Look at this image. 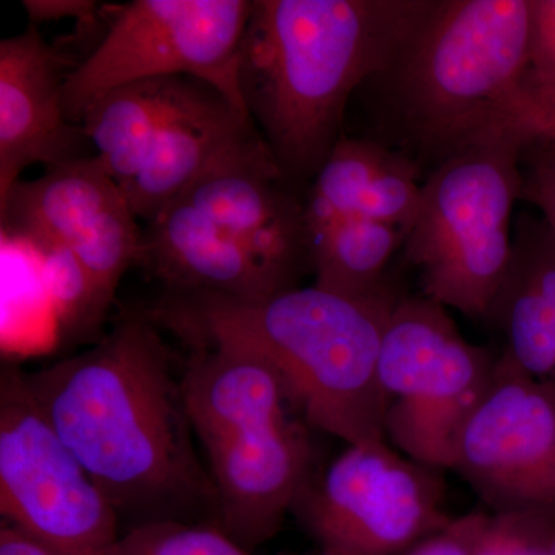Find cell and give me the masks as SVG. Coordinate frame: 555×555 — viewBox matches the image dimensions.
<instances>
[{
    "label": "cell",
    "instance_id": "cell-1",
    "mask_svg": "<svg viewBox=\"0 0 555 555\" xmlns=\"http://www.w3.org/2000/svg\"><path fill=\"white\" fill-rule=\"evenodd\" d=\"M25 378L119 517L217 526L181 375L152 313H124L90 349Z\"/></svg>",
    "mask_w": 555,
    "mask_h": 555
},
{
    "label": "cell",
    "instance_id": "cell-2",
    "mask_svg": "<svg viewBox=\"0 0 555 555\" xmlns=\"http://www.w3.org/2000/svg\"><path fill=\"white\" fill-rule=\"evenodd\" d=\"M430 0H254L240 54L251 122L288 181L308 190L350 98L382 75Z\"/></svg>",
    "mask_w": 555,
    "mask_h": 555
},
{
    "label": "cell",
    "instance_id": "cell-3",
    "mask_svg": "<svg viewBox=\"0 0 555 555\" xmlns=\"http://www.w3.org/2000/svg\"><path fill=\"white\" fill-rule=\"evenodd\" d=\"M398 298H357L312 284L255 302L204 294H167L152 315L182 338L235 339L283 375L312 429L347 444L386 440L379 350Z\"/></svg>",
    "mask_w": 555,
    "mask_h": 555
},
{
    "label": "cell",
    "instance_id": "cell-4",
    "mask_svg": "<svg viewBox=\"0 0 555 555\" xmlns=\"http://www.w3.org/2000/svg\"><path fill=\"white\" fill-rule=\"evenodd\" d=\"M528 38L529 0H430L389 67L372 79L385 89L403 144L438 164L489 131H535Z\"/></svg>",
    "mask_w": 555,
    "mask_h": 555
},
{
    "label": "cell",
    "instance_id": "cell-5",
    "mask_svg": "<svg viewBox=\"0 0 555 555\" xmlns=\"http://www.w3.org/2000/svg\"><path fill=\"white\" fill-rule=\"evenodd\" d=\"M528 126L489 131L449 153L423 181L404 254L423 297L488 318L514 257L513 211L521 199Z\"/></svg>",
    "mask_w": 555,
    "mask_h": 555
},
{
    "label": "cell",
    "instance_id": "cell-6",
    "mask_svg": "<svg viewBox=\"0 0 555 555\" xmlns=\"http://www.w3.org/2000/svg\"><path fill=\"white\" fill-rule=\"evenodd\" d=\"M496 358L467 341L444 306L398 298L379 350L386 440L416 462L451 469L460 430L494 375Z\"/></svg>",
    "mask_w": 555,
    "mask_h": 555
},
{
    "label": "cell",
    "instance_id": "cell-7",
    "mask_svg": "<svg viewBox=\"0 0 555 555\" xmlns=\"http://www.w3.org/2000/svg\"><path fill=\"white\" fill-rule=\"evenodd\" d=\"M250 10V0H133L116 7L100 42L67 73L69 122L80 126L91 102L116 87L170 76L203 80L247 113L238 73Z\"/></svg>",
    "mask_w": 555,
    "mask_h": 555
},
{
    "label": "cell",
    "instance_id": "cell-8",
    "mask_svg": "<svg viewBox=\"0 0 555 555\" xmlns=\"http://www.w3.org/2000/svg\"><path fill=\"white\" fill-rule=\"evenodd\" d=\"M441 473L387 440L349 444L313 473L292 514L321 553L408 555L451 521Z\"/></svg>",
    "mask_w": 555,
    "mask_h": 555
},
{
    "label": "cell",
    "instance_id": "cell-9",
    "mask_svg": "<svg viewBox=\"0 0 555 555\" xmlns=\"http://www.w3.org/2000/svg\"><path fill=\"white\" fill-rule=\"evenodd\" d=\"M0 513L67 555H108L119 514L42 414L25 372L0 377Z\"/></svg>",
    "mask_w": 555,
    "mask_h": 555
},
{
    "label": "cell",
    "instance_id": "cell-10",
    "mask_svg": "<svg viewBox=\"0 0 555 555\" xmlns=\"http://www.w3.org/2000/svg\"><path fill=\"white\" fill-rule=\"evenodd\" d=\"M451 470L488 513L555 514V385L499 356L491 385L456 438Z\"/></svg>",
    "mask_w": 555,
    "mask_h": 555
},
{
    "label": "cell",
    "instance_id": "cell-11",
    "mask_svg": "<svg viewBox=\"0 0 555 555\" xmlns=\"http://www.w3.org/2000/svg\"><path fill=\"white\" fill-rule=\"evenodd\" d=\"M0 221L10 238L25 244L47 240L69 248L112 299L127 269L141 262L137 214L96 155L17 182L0 201Z\"/></svg>",
    "mask_w": 555,
    "mask_h": 555
},
{
    "label": "cell",
    "instance_id": "cell-12",
    "mask_svg": "<svg viewBox=\"0 0 555 555\" xmlns=\"http://www.w3.org/2000/svg\"><path fill=\"white\" fill-rule=\"evenodd\" d=\"M306 190L284 177L264 141L211 170L181 196L247 248L284 288L310 264ZM177 199V201H178Z\"/></svg>",
    "mask_w": 555,
    "mask_h": 555
},
{
    "label": "cell",
    "instance_id": "cell-13",
    "mask_svg": "<svg viewBox=\"0 0 555 555\" xmlns=\"http://www.w3.org/2000/svg\"><path fill=\"white\" fill-rule=\"evenodd\" d=\"M312 427L302 416L206 449L217 526L246 550L280 532L315 473Z\"/></svg>",
    "mask_w": 555,
    "mask_h": 555
},
{
    "label": "cell",
    "instance_id": "cell-14",
    "mask_svg": "<svg viewBox=\"0 0 555 555\" xmlns=\"http://www.w3.org/2000/svg\"><path fill=\"white\" fill-rule=\"evenodd\" d=\"M64 72L38 25L0 42V201L33 164L60 166L94 155L64 108Z\"/></svg>",
    "mask_w": 555,
    "mask_h": 555
},
{
    "label": "cell",
    "instance_id": "cell-15",
    "mask_svg": "<svg viewBox=\"0 0 555 555\" xmlns=\"http://www.w3.org/2000/svg\"><path fill=\"white\" fill-rule=\"evenodd\" d=\"M184 339L192 356L181 374L182 393L204 448L302 416L283 375L257 350L208 335Z\"/></svg>",
    "mask_w": 555,
    "mask_h": 555
},
{
    "label": "cell",
    "instance_id": "cell-16",
    "mask_svg": "<svg viewBox=\"0 0 555 555\" xmlns=\"http://www.w3.org/2000/svg\"><path fill=\"white\" fill-rule=\"evenodd\" d=\"M141 262L167 294L255 302L288 291L235 236L181 199L145 221Z\"/></svg>",
    "mask_w": 555,
    "mask_h": 555
},
{
    "label": "cell",
    "instance_id": "cell-17",
    "mask_svg": "<svg viewBox=\"0 0 555 555\" xmlns=\"http://www.w3.org/2000/svg\"><path fill=\"white\" fill-rule=\"evenodd\" d=\"M262 141L246 112L217 89L204 87L167 124L138 177L126 190L138 219L149 221L195 182Z\"/></svg>",
    "mask_w": 555,
    "mask_h": 555
},
{
    "label": "cell",
    "instance_id": "cell-18",
    "mask_svg": "<svg viewBox=\"0 0 555 555\" xmlns=\"http://www.w3.org/2000/svg\"><path fill=\"white\" fill-rule=\"evenodd\" d=\"M208 83L189 76L137 80L96 98L80 119L94 155L126 192L160 131Z\"/></svg>",
    "mask_w": 555,
    "mask_h": 555
},
{
    "label": "cell",
    "instance_id": "cell-19",
    "mask_svg": "<svg viewBox=\"0 0 555 555\" xmlns=\"http://www.w3.org/2000/svg\"><path fill=\"white\" fill-rule=\"evenodd\" d=\"M404 241L403 230L371 219H347L310 247L313 284L347 297L385 294L387 266Z\"/></svg>",
    "mask_w": 555,
    "mask_h": 555
},
{
    "label": "cell",
    "instance_id": "cell-20",
    "mask_svg": "<svg viewBox=\"0 0 555 555\" xmlns=\"http://www.w3.org/2000/svg\"><path fill=\"white\" fill-rule=\"evenodd\" d=\"M390 150L377 142L341 138L305 196L309 248L332 229L356 218L361 199Z\"/></svg>",
    "mask_w": 555,
    "mask_h": 555
},
{
    "label": "cell",
    "instance_id": "cell-21",
    "mask_svg": "<svg viewBox=\"0 0 555 555\" xmlns=\"http://www.w3.org/2000/svg\"><path fill=\"white\" fill-rule=\"evenodd\" d=\"M488 318L505 334L503 353L532 378L555 385V318L514 257Z\"/></svg>",
    "mask_w": 555,
    "mask_h": 555
},
{
    "label": "cell",
    "instance_id": "cell-22",
    "mask_svg": "<svg viewBox=\"0 0 555 555\" xmlns=\"http://www.w3.org/2000/svg\"><path fill=\"white\" fill-rule=\"evenodd\" d=\"M38 257L40 278L61 338L86 341L102 337L113 299L91 278L69 248L53 241L27 243Z\"/></svg>",
    "mask_w": 555,
    "mask_h": 555
},
{
    "label": "cell",
    "instance_id": "cell-23",
    "mask_svg": "<svg viewBox=\"0 0 555 555\" xmlns=\"http://www.w3.org/2000/svg\"><path fill=\"white\" fill-rule=\"evenodd\" d=\"M108 555H254L218 526L159 520L131 526Z\"/></svg>",
    "mask_w": 555,
    "mask_h": 555
},
{
    "label": "cell",
    "instance_id": "cell-24",
    "mask_svg": "<svg viewBox=\"0 0 555 555\" xmlns=\"http://www.w3.org/2000/svg\"><path fill=\"white\" fill-rule=\"evenodd\" d=\"M423 182L414 160L390 150L361 199L356 218L371 219L406 232L422 203Z\"/></svg>",
    "mask_w": 555,
    "mask_h": 555
},
{
    "label": "cell",
    "instance_id": "cell-25",
    "mask_svg": "<svg viewBox=\"0 0 555 555\" xmlns=\"http://www.w3.org/2000/svg\"><path fill=\"white\" fill-rule=\"evenodd\" d=\"M476 555H555V514L486 513Z\"/></svg>",
    "mask_w": 555,
    "mask_h": 555
},
{
    "label": "cell",
    "instance_id": "cell-26",
    "mask_svg": "<svg viewBox=\"0 0 555 555\" xmlns=\"http://www.w3.org/2000/svg\"><path fill=\"white\" fill-rule=\"evenodd\" d=\"M514 259L555 318V232L545 219H520L514 235Z\"/></svg>",
    "mask_w": 555,
    "mask_h": 555
},
{
    "label": "cell",
    "instance_id": "cell-27",
    "mask_svg": "<svg viewBox=\"0 0 555 555\" xmlns=\"http://www.w3.org/2000/svg\"><path fill=\"white\" fill-rule=\"evenodd\" d=\"M555 80V0H529L528 93Z\"/></svg>",
    "mask_w": 555,
    "mask_h": 555
},
{
    "label": "cell",
    "instance_id": "cell-28",
    "mask_svg": "<svg viewBox=\"0 0 555 555\" xmlns=\"http://www.w3.org/2000/svg\"><path fill=\"white\" fill-rule=\"evenodd\" d=\"M529 150L532 156L528 163L524 158L521 199L539 208L555 232V141L540 137Z\"/></svg>",
    "mask_w": 555,
    "mask_h": 555
},
{
    "label": "cell",
    "instance_id": "cell-29",
    "mask_svg": "<svg viewBox=\"0 0 555 555\" xmlns=\"http://www.w3.org/2000/svg\"><path fill=\"white\" fill-rule=\"evenodd\" d=\"M485 516L486 513L477 511L452 517L447 526L426 537L408 555H476L477 539Z\"/></svg>",
    "mask_w": 555,
    "mask_h": 555
},
{
    "label": "cell",
    "instance_id": "cell-30",
    "mask_svg": "<svg viewBox=\"0 0 555 555\" xmlns=\"http://www.w3.org/2000/svg\"><path fill=\"white\" fill-rule=\"evenodd\" d=\"M22 9L28 16V24L38 25L42 22L73 20L80 27L90 28L96 25L101 16V3L94 0H22Z\"/></svg>",
    "mask_w": 555,
    "mask_h": 555
},
{
    "label": "cell",
    "instance_id": "cell-31",
    "mask_svg": "<svg viewBox=\"0 0 555 555\" xmlns=\"http://www.w3.org/2000/svg\"><path fill=\"white\" fill-rule=\"evenodd\" d=\"M0 555H67L16 526L0 524Z\"/></svg>",
    "mask_w": 555,
    "mask_h": 555
},
{
    "label": "cell",
    "instance_id": "cell-32",
    "mask_svg": "<svg viewBox=\"0 0 555 555\" xmlns=\"http://www.w3.org/2000/svg\"><path fill=\"white\" fill-rule=\"evenodd\" d=\"M534 113V126L537 134L555 124V80L545 87L529 91Z\"/></svg>",
    "mask_w": 555,
    "mask_h": 555
},
{
    "label": "cell",
    "instance_id": "cell-33",
    "mask_svg": "<svg viewBox=\"0 0 555 555\" xmlns=\"http://www.w3.org/2000/svg\"><path fill=\"white\" fill-rule=\"evenodd\" d=\"M540 137L553 139V141H555V124H553V126H547L546 129L540 131Z\"/></svg>",
    "mask_w": 555,
    "mask_h": 555
},
{
    "label": "cell",
    "instance_id": "cell-34",
    "mask_svg": "<svg viewBox=\"0 0 555 555\" xmlns=\"http://www.w3.org/2000/svg\"><path fill=\"white\" fill-rule=\"evenodd\" d=\"M321 555H331V554H326V553H321Z\"/></svg>",
    "mask_w": 555,
    "mask_h": 555
}]
</instances>
